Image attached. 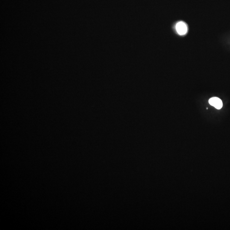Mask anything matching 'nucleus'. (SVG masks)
I'll use <instances>...</instances> for the list:
<instances>
[{"label":"nucleus","instance_id":"nucleus-2","mask_svg":"<svg viewBox=\"0 0 230 230\" xmlns=\"http://www.w3.org/2000/svg\"><path fill=\"white\" fill-rule=\"evenodd\" d=\"M176 29L177 32L180 35H185L187 32V27L185 23L180 22L176 25Z\"/></svg>","mask_w":230,"mask_h":230},{"label":"nucleus","instance_id":"nucleus-1","mask_svg":"<svg viewBox=\"0 0 230 230\" xmlns=\"http://www.w3.org/2000/svg\"><path fill=\"white\" fill-rule=\"evenodd\" d=\"M210 105L214 107L215 108L220 110L223 107V104L222 100L217 97H213L209 100Z\"/></svg>","mask_w":230,"mask_h":230}]
</instances>
